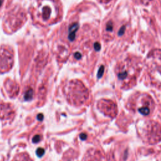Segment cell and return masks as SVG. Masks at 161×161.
I'll use <instances>...</instances> for the list:
<instances>
[{
    "instance_id": "cell-1",
    "label": "cell",
    "mask_w": 161,
    "mask_h": 161,
    "mask_svg": "<svg viewBox=\"0 0 161 161\" xmlns=\"http://www.w3.org/2000/svg\"><path fill=\"white\" fill-rule=\"evenodd\" d=\"M64 92L67 101L74 106L82 105L89 98L88 89L78 80L68 82L64 88Z\"/></svg>"
},
{
    "instance_id": "cell-2",
    "label": "cell",
    "mask_w": 161,
    "mask_h": 161,
    "mask_svg": "<svg viewBox=\"0 0 161 161\" xmlns=\"http://www.w3.org/2000/svg\"><path fill=\"white\" fill-rule=\"evenodd\" d=\"M147 61L150 76L161 82V50H154L150 52Z\"/></svg>"
},
{
    "instance_id": "cell-3",
    "label": "cell",
    "mask_w": 161,
    "mask_h": 161,
    "mask_svg": "<svg viewBox=\"0 0 161 161\" xmlns=\"http://www.w3.org/2000/svg\"><path fill=\"white\" fill-rule=\"evenodd\" d=\"M137 69L131 64V62L127 60L124 64H120L117 71V76L120 81L129 84L128 82L135 79Z\"/></svg>"
},
{
    "instance_id": "cell-4",
    "label": "cell",
    "mask_w": 161,
    "mask_h": 161,
    "mask_svg": "<svg viewBox=\"0 0 161 161\" xmlns=\"http://www.w3.org/2000/svg\"><path fill=\"white\" fill-rule=\"evenodd\" d=\"M52 8L54 7L53 4L50 3V0H48V1L47 0H42L37 10V16L45 23L51 21L53 18L56 19L57 16L52 13V11L56 12L58 11H53Z\"/></svg>"
},
{
    "instance_id": "cell-5",
    "label": "cell",
    "mask_w": 161,
    "mask_h": 161,
    "mask_svg": "<svg viewBox=\"0 0 161 161\" xmlns=\"http://www.w3.org/2000/svg\"><path fill=\"white\" fill-rule=\"evenodd\" d=\"M13 64V52L8 46L0 47V72L10 70Z\"/></svg>"
},
{
    "instance_id": "cell-6",
    "label": "cell",
    "mask_w": 161,
    "mask_h": 161,
    "mask_svg": "<svg viewBox=\"0 0 161 161\" xmlns=\"http://www.w3.org/2000/svg\"><path fill=\"white\" fill-rule=\"evenodd\" d=\"M26 19L25 14L23 11L18 10L17 11H13L11 12L8 15V18L7 21L9 23V25L13 27L14 30H17L21 25Z\"/></svg>"
},
{
    "instance_id": "cell-7",
    "label": "cell",
    "mask_w": 161,
    "mask_h": 161,
    "mask_svg": "<svg viewBox=\"0 0 161 161\" xmlns=\"http://www.w3.org/2000/svg\"><path fill=\"white\" fill-rule=\"evenodd\" d=\"M98 108L100 111L109 117H114L117 114V106L113 101L108 99H101L98 103Z\"/></svg>"
},
{
    "instance_id": "cell-8",
    "label": "cell",
    "mask_w": 161,
    "mask_h": 161,
    "mask_svg": "<svg viewBox=\"0 0 161 161\" xmlns=\"http://www.w3.org/2000/svg\"><path fill=\"white\" fill-rule=\"evenodd\" d=\"M82 161H106V159L100 150L91 149L85 154Z\"/></svg>"
},
{
    "instance_id": "cell-9",
    "label": "cell",
    "mask_w": 161,
    "mask_h": 161,
    "mask_svg": "<svg viewBox=\"0 0 161 161\" xmlns=\"http://www.w3.org/2000/svg\"><path fill=\"white\" fill-rule=\"evenodd\" d=\"M14 115V111L12 106L8 103L0 104V119L9 120Z\"/></svg>"
},
{
    "instance_id": "cell-10",
    "label": "cell",
    "mask_w": 161,
    "mask_h": 161,
    "mask_svg": "<svg viewBox=\"0 0 161 161\" xmlns=\"http://www.w3.org/2000/svg\"><path fill=\"white\" fill-rule=\"evenodd\" d=\"M148 128V137L151 140H159L160 139L161 135V129L159 125L156 126V124L152 125V123L149 125Z\"/></svg>"
},
{
    "instance_id": "cell-11",
    "label": "cell",
    "mask_w": 161,
    "mask_h": 161,
    "mask_svg": "<svg viewBox=\"0 0 161 161\" xmlns=\"http://www.w3.org/2000/svg\"><path fill=\"white\" fill-rule=\"evenodd\" d=\"M5 88L7 93L10 97H14L17 95L19 91V86L16 82L8 80L5 84Z\"/></svg>"
},
{
    "instance_id": "cell-12",
    "label": "cell",
    "mask_w": 161,
    "mask_h": 161,
    "mask_svg": "<svg viewBox=\"0 0 161 161\" xmlns=\"http://www.w3.org/2000/svg\"><path fill=\"white\" fill-rule=\"evenodd\" d=\"M78 29V24H74L69 27V35H68V39L70 41H73L74 40L75 37H76V33Z\"/></svg>"
},
{
    "instance_id": "cell-13",
    "label": "cell",
    "mask_w": 161,
    "mask_h": 161,
    "mask_svg": "<svg viewBox=\"0 0 161 161\" xmlns=\"http://www.w3.org/2000/svg\"><path fill=\"white\" fill-rule=\"evenodd\" d=\"M12 161H33L27 153H20L14 157Z\"/></svg>"
},
{
    "instance_id": "cell-14",
    "label": "cell",
    "mask_w": 161,
    "mask_h": 161,
    "mask_svg": "<svg viewBox=\"0 0 161 161\" xmlns=\"http://www.w3.org/2000/svg\"><path fill=\"white\" fill-rule=\"evenodd\" d=\"M113 23L111 21H109L106 23L105 27V30L108 33H112L113 32Z\"/></svg>"
},
{
    "instance_id": "cell-15",
    "label": "cell",
    "mask_w": 161,
    "mask_h": 161,
    "mask_svg": "<svg viewBox=\"0 0 161 161\" xmlns=\"http://www.w3.org/2000/svg\"><path fill=\"white\" fill-rule=\"evenodd\" d=\"M33 89H29L25 92L24 95V98L25 99L27 100V101H30L33 98Z\"/></svg>"
},
{
    "instance_id": "cell-16",
    "label": "cell",
    "mask_w": 161,
    "mask_h": 161,
    "mask_svg": "<svg viewBox=\"0 0 161 161\" xmlns=\"http://www.w3.org/2000/svg\"><path fill=\"white\" fill-rule=\"evenodd\" d=\"M139 112L142 114H143V115H148V114L150 113V109L147 106V105L143 106L141 108H139Z\"/></svg>"
},
{
    "instance_id": "cell-17",
    "label": "cell",
    "mask_w": 161,
    "mask_h": 161,
    "mask_svg": "<svg viewBox=\"0 0 161 161\" xmlns=\"http://www.w3.org/2000/svg\"><path fill=\"white\" fill-rule=\"evenodd\" d=\"M45 153V150L44 149H43L42 148H39L37 150V152H36V154L39 157H42L44 154Z\"/></svg>"
},
{
    "instance_id": "cell-18",
    "label": "cell",
    "mask_w": 161,
    "mask_h": 161,
    "mask_svg": "<svg viewBox=\"0 0 161 161\" xmlns=\"http://www.w3.org/2000/svg\"><path fill=\"white\" fill-rule=\"evenodd\" d=\"M41 136L39 135H35L33 137L32 140L33 143H38L41 140Z\"/></svg>"
},
{
    "instance_id": "cell-19",
    "label": "cell",
    "mask_w": 161,
    "mask_h": 161,
    "mask_svg": "<svg viewBox=\"0 0 161 161\" xmlns=\"http://www.w3.org/2000/svg\"><path fill=\"white\" fill-rule=\"evenodd\" d=\"M103 72H104V67L101 66V67L99 68V71H98V78H101V76H102L103 74Z\"/></svg>"
},
{
    "instance_id": "cell-20",
    "label": "cell",
    "mask_w": 161,
    "mask_h": 161,
    "mask_svg": "<svg viewBox=\"0 0 161 161\" xmlns=\"http://www.w3.org/2000/svg\"><path fill=\"white\" fill-rule=\"evenodd\" d=\"M94 47H95V50L96 51H99V50L101 49V45L99 42H96L94 45Z\"/></svg>"
},
{
    "instance_id": "cell-21",
    "label": "cell",
    "mask_w": 161,
    "mask_h": 161,
    "mask_svg": "<svg viewBox=\"0 0 161 161\" xmlns=\"http://www.w3.org/2000/svg\"><path fill=\"white\" fill-rule=\"evenodd\" d=\"M74 58L76 59H80L81 58V54L79 52H76V53L74 54Z\"/></svg>"
},
{
    "instance_id": "cell-22",
    "label": "cell",
    "mask_w": 161,
    "mask_h": 161,
    "mask_svg": "<svg viewBox=\"0 0 161 161\" xmlns=\"http://www.w3.org/2000/svg\"><path fill=\"white\" fill-rule=\"evenodd\" d=\"M37 118H38V120H39V121H42V120H43V116L42 114H38V117H37Z\"/></svg>"
},
{
    "instance_id": "cell-23",
    "label": "cell",
    "mask_w": 161,
    "mask_h": 161,
    "mask_svg": "<svg viewBox=\"0 0 161 161\" xmlns=\"http://www.w3.org/2000/svg\"><path fill=\"white\" fill-rule=\"evenodd\" d=\"M80 137L81 138L82 140H85L86 139V135L85 133H82V134L80 135Z\"/></svg>"
},
{
    "instance_id": "cell-24",
    "label": "cell",
    "mask_w": 161,
    "mask_h": 161,
    "mask_svg": "<svg viewBox=\"0 0 161 161\" xmlns=\"http://www.w3.org/2000/svg\"><path fill=\"white\" fill-rule=\"evenodd\" d=\"M98 1L101 3H108L109 1H111V0H98Z\"/></svg>"
},
{
    "instance_id": "cell-25",
    "label": "cell",
    "mask_w": 161,
    "mask_h": 161,
    "mask_svg": "<svg viewBox=\"0 0 161 161\" xmlns=\"http://www.w3.org/2000/svg\"><path fill=\"white\" fill-rule=\"evenodd\" d=\"M2 5V0H0V6Z\"/></svg>"
}]
</instances>
